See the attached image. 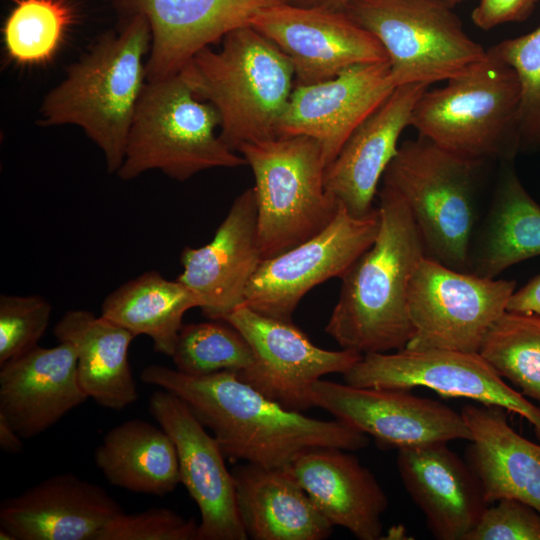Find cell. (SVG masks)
<instances>
[{"instance_id": "25", "label": "cell", "mask_w": 540, "mask_h": 540, "mask_svg": "<svg viewBox=\"0 0 540 540\" xmlns=\"http://www.w3.org/2000/svg\"><path fill=\"white\" fill-rule=\"evenodd\" d=\"M460 413L472 434L465 461L488 505L513 498L540 512V444L515 431L501 407L466 404Z\"/></svg>"}, {"instance_id": "38", "label": "cell", "mask_w": 540, "mask_h": 540, "mask_svg": "<svg viewBox=\"0 0 540 540\" xmlns=\"http://www.w3.org/2000/svg\"><path fill=\"white\" fill-rule=\"evenodd\" d=\"M538 0H479L471 19L482 30L501 24L520 22L532 12Z\"/></svg>"}, {"instance_id": "4", "label": "cell", "mask_w": 540, "mask_h": 540, "mask_svg": "<svg viewBox=\"0 0 540 540\" xmlns=\"http://www.w3.org/2000/svg\"><path fill=\"white\" fill-rule=\"evenodd\" d=\"M215 51H198L179 72L194 94L213 105L220 137L233 151L277 137L279 120L294 89L285 54L251 25L222 38Z\"/></svg>"}, {"instance_id": "34", "label": "cell", "mask_w": 540, "mask_h": 540, "mask_svg": "<svg viewBox=\"0 0 540 540\" xmlns=\"http://www.w3.org/2000/svg\"><path fill=\"white\" fill-rule=\"evenodd\" d=\"M516 73L520 84V151L540 147V27L490 47Z\"/></svg>"}, {"instance_id": "42", "label": "cell", "mask_w": 540, "mask_h": 540, "mask_svg": "<svg viewBox=\"0 0 540 540\" xmlns=\"http://www.w3.org/2000/svg\"><path fill=\"white\" fill-rule=\"evenodd\" d=\"M0 539L1 540H15L14 537L6 530L0 528Z\"/></svg>"}, {"instance_id": "26", "label": "cell", "mask_w": 540, "mask_h": 540, "mask_svg": "<svg viewBox=\"0 0 540 540\" xmlns=\"http://www.w3.org/2000/svg\"><path fill=\"white\" fill-rule=\"evenodd\" d=\"M236 503L248 538L254 540H323L334 527L297 482L289 465L251 463L232 470Z\"/></svg>"}, {"instance_id": "13", "label": "cell", "mask_w": 540, "mask_h": 540, "mask_svg": "<svg viewBox=\"0 0 540 540\" xmlns=\"http://www.w3.org/2000/svg\"><path fill=\"white\" fill-rule=\"evenodd\" d=\"M224 320L244 336L253 353L251 365L236 372L238 378L290 411L314 407L312 385L327 374L344 375L363 356L348 349H322L292 321L265 316L245 304Z\"/></svg>"}, {"instance_id": "19", "label": "cell", "mask_w": 540, "mask_h": 540, "mask_svg": "<svg viewBox=\"0 0 540 540\" xmlns=\"http://www.w3.org/2000/svg\"><path fill=\"white\" fill-rule=\"evenodd\" d=\"M124 16L142 14L151 30L147 81L179 73L201 49L291 0H108Z\"/></svg>"}, {"instance_id": "3", "label": "cell", "mask_w": 540, "mask_h": 540, "mask_svg": "<svg viewBox=\"0 0 540 540\" xmlns=\"http://www.w3.org/2000/svg\"><path fill=\"white\" fill-rule=\"evenodd\" d=\"M150 47L145 16H126L117 31L102 35L45 95L39 123L80 127L102 151L108 173H117L147 81Z\"/></svg>"}, {"instance_id": "1", "label": "cell", "mask_w": 540, "mask_h": 540, "mask_svg": "<svg viewBox=\"0 0 540 540\" xmlns=\"http://www.w3.org/2000/svg\"><path fill=\"white\" fill-rule=\"evenodd\" d=\"M140 377L179 397L212 431L232 463L281 467L308 449L357 451L369 445L366 434L339 420H319L285 409L240 380L235 371L191 376L152 364Z\"/></svg>"}, {"instance_id": "41", "label": "cell", "mask_w": 540, "mask_h": 540, "mask_svg": "<svg viewBox=\"0 0 540 540\" xmlns=\"http://www.w3.org/2000/svg\"><path fill=\"white\" fill-rule=\"evenodd\" d=\"M352 1L353 0H291V3L307 7L344 10L345 7Z\"/></svg>"}, {"instance_id": "43", "label": "cell", "mask_w": 540, "mask_h": 540, "mask_svg": "<svg viewBox=\"0 0 540 540\" xmlns=\"http://www.w3.org/2000/svg\"><path fill=\"white\" fill-rule=\"evenodd\" d=\"M448 5H450L451 7H453L454 5L462 2V1H465V0H444Z\"/></svg>"}, {"instance_id": "11", "label": "cell", "mask_w": 540, "mask_h": 540, "mask_svg": "<svg viewBox=\"0 0 540 540\" xmlns=\"http://www.w3.org/2000/svg\"><path fill=\"white\" fill-rule=\"evenodd\" d=\"M343 376L346 384L357 387H425L444 398L501 407L526 419L540 442V408L508 385L478 352L404 348L368 353Z\"/></svg>"}, {"instance_id": "33", "label": "cell", "mask_w": 540, "mask_h": 540, "mask_svg": "<svg viewBox=\"0 0 540 540\" xmlns=\"http://www.w3.org/2000/svg\"><path fill=\"white\" fill-rule=\"evenodd\" d=\"M175 369L191 376L240 372L253 361L244 336L225 320L183 324L171 355Z\"/></svg>"}, {"instance_id": "15", "label": "cell", "mask_w": 540, "mask_h": 540, "mask_svg": "<svg viewBox=\"0 0 540 540\" xmlns=\"http://www.w3.org/2000/svg\"><path fill=\"white\" fill-rule=\"evenodd\" d=\"M250 25L285 54L296 85L332 79L355 65L388 61L377 38L344 10L281 3L257 13Z\"/></svg>"}, {"instance_id": "5", "label": "cell", "mask_w": 540, "mask_h": 540, "mask_svg": "<svg viewBox=\"0 0 540 540\" xmlns=\"http://www.w3.org/2000/svg\"><path fill=\"white\" fill-rule=\"evenodd\" d=\"M446 82L422 93L409 126L464 158L514 159L521 99L515 71L489 48L484 59Z\"/></svg>"}, {"instance_id": "21", "label": "cell", "mask_w": 540, "mask_h": 540, "mask_svg": "<svg viewBox=\"0 0 540 540\" xmlns=\"http://www.w3.org/2000/svg\"><path fill=\"white\" fill-rule=\"evenodd\" d=\"M122 512L102 487L63 473L4 500L0 528L15 540H96Z\"/></svg>"}, {"instance_id": "37", "label": "cell", "mask_w": 540, "mask_h": 540, "mask_svg": "<svg viewBox=\"0 0 540 540\" xmlns=\"http://www.w3.org/2000/svg\"><path fill=\"white\" fill-rule=\"evenodd\" d=\"M464 540H540V512L513 498L489 505Z\"/></svg>"}, {"instance_id": "35", "label": "cell", "mask_w": 540, "mask_h": 540, "mask_svg": "<svg viewBox=\"0 0 540 540\" xmlns=\"http://www.w3.org/2000/svg\"><path fill=\"white\" fill-rule=\"evenodd\" d=\"M51 312V304L40 295L0 296V365L38 345Z\"/></svg>"}, {"instance_id": "16", "label": "cell", "mask_w": 540, "mask_h": 540, "mask_svg": "<svg viewBox=\"0 0 540 540\" xmlns=\"http://www.w3.org/2000/svg\"><path fill=\"white\" fill-rule=\"evenodd\" d=\"M149 412L172 439L178 456L180 483L197 504L201 521L197 540H245L232 472L215 437L176 395L155 391Z\"/></svg>"}, {"instance_id": "18", "label": "cell", "mask_w": 540, "mask_h": 540, "mask_svg": "<svg viewBox=\"0 0 540 540\" xmlns=\"http://www.w3.org/2000/svg\"><path fill=\"white\" fill-rule=\"evenodd\" d=\"M263 260L252 187L235 198L209 243L182 250L177 280L197 296L203 315L224 320L244 304L247 286Z\"/></svg>"}, {"instance_id": "14", "label": "cell", "mask_w": 540, "mask_h": 540, "mask_svg": "<svg viewBox=\"0 0 540 540\" xmlns=\"http://www.w3.org/2000/svg\"><path fill=\"white\" fill-rule=\"evenodd\" d=\"M403 389L357 387L320 379L311 400L383 449H408L454 440H472L462 417L446 404Z\"/></svg>"}, {"instance_id": "22", "label": "cell", "mask_w": 540, "mask_h": 540, "mask_svg": "<svg viewBox=\"0 0 540 540\" xmlns=\"http://www.w3.org/2000/svg\"><path fill=\"white\" fill-rule=\"evenodd\" d=\"M87 399L69 342L37 345L0 365V414L23 439L46 431Z\"/></svg>"}, {"instance_id": "12", "label": "cell", "mask_w": 540, "mask_h": 540, "mask_svg": "<svg viewBox=\"0 0 540 540\" xmlns=\"http://www.w3.org/2000/svg\"><path fill=\"white\" fill-rule=\"evenodd\" d=\"M379 226L378 208L358 218L340 204L335 218L318 234L261 262L247 286L244 304L265 316L292 321L301 299L319 284L342 278L372 245Z\"/></svg>"}, {"instance_id": "10", "label": "cell", "mask_w": 540, "mask_h": 540, "mask_svg": "<svg viewBox=\"0 0 540 540\" xmlns=\"http://www.w3.org/2000/svg\"><path fill=\"white\" fill-rule=\"evenodd\" d=\"M515 288L514 280L476 276L424 256L408 285L414 333L405 348L478 352Z\"/></svg>"}, {"instance_id": "32", "label": "cell", "mask_w": 540, "mask_h": 540, "mask_svg": "<svg viewBox=\"0 0 540 540\" xmlns=\"http://www.w3.org/2000/svg\"><path fill=\"white\" fill-rule=\"evenodd\" d=\"M64 0H17L3 26L9 58L22 65L52 59L72 22Z\"/></svg>"}, {"instance_id": "40", "label": "cell", "mask_w": 540, "mask_h": 540, "mask_svg": "<svg viewBox=\"0 0 540 540\" xmlns=\"http://www.w3.org/2000/svg\"><path fill=\"white\" fill-rule=\"evenodd\" d=\"M22 437L4 415L0 414V447L4 452L17 454L23 449Z\"/></svg>"}, {"instance_id": "7", "label": "cell", "mask_w": 540, "mask_h": 540, "mask_svg": "<svg viewBox=\"0 0 540 540\" xmlns=\"http://www.w3.org/2000/svg\"><path fill=\"white\" fill-rule=\"evenodd\" d=\"M482 163L418 136L398 147L383 175V184L408 205L425 256L455 270L466 271L476 219V174Z\"/></svg>"}, {"instance_id": "20", "label": "cell", "mask_w": 540, "mask_h": 540, "mask_svg": "<svg viewBox=\"0 0 540 540\" xmlns=\"http://www.w3.org/2000/svg\"><path fill=\"white\" fill-rule=\"evenodd\" d=\"M428 85L398 86L350 135L335 159L325 168L326 189L354 217L376 208L378 184L398 151L403 130L410 125L416 102Z\"/></svg>"}, {"instance_id": "17", "label": "cell", "mask_w": 540, "mask_h": 540, "mask_svg": "<svg viewBox=\"0 0 540 540\" xmlns=\"http://www.w3.org/2000/svg\"><path fill=\"white\" fill-rule=\"evenodd\" d=\"M388 61L349 67L332 79L295 85L277 126V137L319 142L326 167L354 130L394 91Z\"/></svg>"}, {"instance_id": "2", "label": "cell", "mask_w": 540, "mask_h": 540, "mask_svg": "<svg viewBox=\"0 0 540 540\" xmlns=\"http://www.w3.org/2000/svg\"><path fill=\"white\" fill-rule=\"evenodd\" d=\"M376 239L341 278L325 331L342 349L361 354L404 349L414 328L408 310L410 277L425 256L411 211L392 187L379 191Z\"/></svg>"}, {"instance_id": "27", "label": "cell", "mask_w": 540, "mask_h": 540, "mask_svg": "<svg viewBox=\"0 0 540 540\" xmlns=\"http://www.w3.org/2000/svg\"><path fill=\"white\" fill-rule=\"evenodd\" d=\"M53 333L58 342L74 346L79 382L88 398L112 410L124 409L137 400L128 361L135 336L129 330L102 315L74 309L59 319Z\"/></svg>"}, {"instance_id": "28", "label": "cell", "mask_w": 540, "mask_h": 540, "mask_svg": "<svg viewBox=\"0 0 540 540\" xmlns=\"http://www.w3.org/2000/svg\"><path fill=\"white\" fill-rule=\"evenodd\" d=\"M501 160L490 208L472 238L466 272L495 278L540 256V204L522 184L513 163Z\"/></svg>"}, {"instance_id": "8", "label": "cell", "mask_w": 540, "mask_h": 540, "mask_svg": "<svg viewBox=\"0 0 540 540\" xmlns=\"http://www.w3.org/2000/svg\"><path fill=\"white\" fill-rule=\"evenodd\" d=\"M255 178L258 239L263 259L312 238L335 218L340 203L326 189L321 145L307 136L276 137L239 150Z\"/></svg>"}, {"instance_id": "39", "label": "cell", "mask_w": 540, "mask_h": 540, "mask_svg": "<svg viewBox=\"0 0 540 540\" xmlns=\"http://www.w3.org/2000/svg\"><path fill=\"white\" fill-rule=\"evenodd\" d=\"M507 310L540 314V273L511 295Z\"/></svg>"}, {"instance_id": "31", "label": "cell", "mask_w": 540, "mask_h": 540, "mask_svg": "<svg viewBox=\"0 0 540 540\" xmlns=\"http://www.w3.org/2000/svg\"><path fill=\"white\" fill-rule=\"evenodd\" d=\"M478 353L524 396L540 403V314L506 310L486 332Z\"/></svg>"}, {"instance_id": "6", "label": "cell", "mask_w": 540, "mask_h": 540, "mask_svg": "<svg viewBox=\"0 0 540 540\" xmlns=\"http://www.w3.org/2000/svg\"><path fill=\"white\" fill-rule=\"evenodd\" d=\"M220 117L180 73L146 81L131 123L117 176L128 181L160 170L177 181L212 168L247 165L216 130Z\"/></svg>"}, {"instance_id": "30", "label": "cell", "mask_w": 540, "mask_h": 540, "mask_svg": "<svg viewBox=\"0 0 540 540\" xmlns=\"http://www.w3.org/2000/svg\"><path fill=\"white\" fill-rule=\"evenodd\" d=\"M199 306L197 296L180 281L168 280L158 271L150 270L108 294L101 315L135 337H150L156 352L171 357L184 314Z\"/></svg>"}, {"instance_id": "24", "label": "cell", "mask_w": 540, "mask_h": 540, "mask_svg": "<svg viewBox=\"0 0 540 540\" xmlns=\"http://www.w3.org/2000/svg\"><path fill=\"white\" fill-rule=\"evenodd\" d=\"M289 468L320 513L360 540L382 536L388 498L373 473L346 450L317 447L300 453Z\"/></svg>"}, {"instance_id": "9", "label": "cell", "mask_w": 540, "mask_h": 540, "mask_svg": "<svg viewBox=\"0 0 540 540\" xmlns=\"http://www.w3.org/2000/svg\"><path fill=\"white\" fill-rule=\"evenodd\" d=\"M344 11L380 42L396 87L448 81L487 55L444 0H353Z\"/></svg>"}, {"instance_id": "29", "label": "cell", "mask_w": 540, "mask_h": 540, "mask_svg": "<svg viewBox=\"0 0 540 540\" xmlns=\"http://www.w3.org/2000/svg\"><path fill=\"white\" fill-rule=\"evenodd\" d=\"M94 460L111 484L131 492L163 496L180 483L172 439L161 427L141 419L110 429Z\"/></svg>"}, {"instance_id": "23", "label": "cell", "mask_w": 540, "mask_h": 540, "mask_svg": "<svg viewBox=\"0 0 540 540\" xmlns=\"http://www.w3.org/2000/svg\"><path fill=\"white\" fill-rule=\"evenodd\" d=\"M397 469L438 540H464L489 506L468 466L447 443L398 450Z\"/></svg>"}, {"instance_id": "36", "label": "cell", "mask_w": 540, "mask_h": 540, "mask_svg": "<svg viewBox=\"0 0 540 540\" xmlns=\"http://www.w3.org/2000/svg\"><path fill=\"white\" fill-rule=\"evenodd\" d=\"M199 523L167 508L122 512L110 520L96 540H197Z\"/></svg>"}]
</instances>
